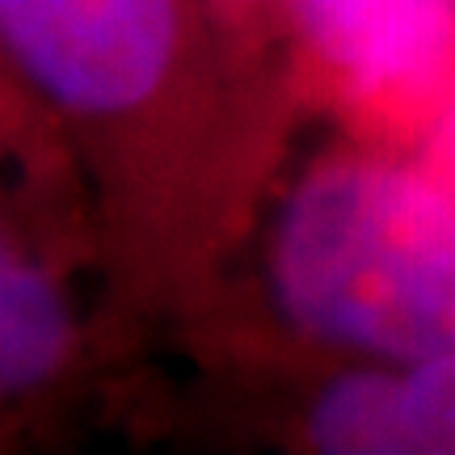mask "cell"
Returning a JSON list of instances; mask_svg holds the SVG:
<instances>
[{"instance_id": "obj_1", "label": "cell", "mask_w": 455, "mask_h": 455, "mask_svg": "<svg viewBox=\"0 0 455 455\" xmlns=\"http://www.w3.org/2000/svg\"><path fill=\"white\" fill-rule=\"evenodd\" d=\"M287 321L388 363L455 355V195L388 161H329L295 186L270 253Z\"/></svg>"}, {"instance_id": "obj_2", "label": "cell", "mask_w": 455, "mask_h": 455, "mask_svg": "<svg viewBox=\"0 0 455 455\" xmlns=\"http://www.w3.org/2000/svg\"><path fill=\"white\" fill-rule=\"evenodd\" d=\"M4 47L55 106L135 110L178 51V0H0Z\"/></svg>"}, {"instance_id": "obj_3", "label": "cell", "mask_w": 455, "mask_h": 455, "mask_svg": "<svg viewBox=\"0 0 455 455\" xmlns=\"http://www.w3.org/2000/svg\"><path fill=\"white\" fill-rule=\"evenodd\" d=\"M299 21L358 101L409 110L455 81V0H299Z\"/></svg>"}, {"instance_id": "obj_4", "label": "cell", "mask_w": 455, "mask_h": 455, "mask_svg": "<svg viewBox=\"0 0 455 455\" xmlns=\"http://www.w3.org/2000/svg\"><path fill=\"white\" fill-rule=\"evenodd\" d=\"M308 435L333 455H455V355L341 375L316 396Z\"/></svg>"}, {"instance_id": "obj_5", "label": "cell", "mask_w": 455, "mask_h": 455, "mask_svg": "<svg viewBox=\"0 0 455 455\" xmlns=\"http://www.w3.org/2000/svg\"><path fill=\"white\" fill-rule=\"evenodd\" d=\"M68 350V308L60 287L30 258L0 266V388L4 396L43 384Z\"/></svg>"}, {"instance_id": "obj_6", "label": "cell", "mask_w": 455, "mask_h": 455, "mask_svg": "<svg viewBox=\"0 0 455 455\" xmlns=\"http://www.w3.org/2000/svg\"><path fill=\"white\" fill-rule=\"evenodd\" d=\"M435 178L455 195V98L447 101V110L439 118V131H435Z\"/></svg>"}]
</instances>
